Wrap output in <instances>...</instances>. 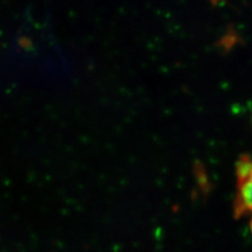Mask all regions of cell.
I'll return each instance as SVG.
<instances>
[{"instance_id":"cell-1","label":"cell","mask_w":252,"mask_h":252,"mask_svg":"<svg viewBox=\"0 0 252 252\" xmlns=\"http://www.w3.org/2000/svg\"><path fill=\"white\" fill-rule=\"evenodd\" d=\"M235 214L247 217L252 226V158L244 157L236 165Z\"/></svg>"}]
</instances>
